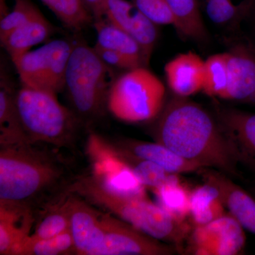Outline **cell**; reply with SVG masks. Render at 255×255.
<instances>
[{"mask_svg":"<svg viewBox=\"0 0 255 255\" xmlns=\"http://www.w3.org/2000/svg\"><path fill=\"white\" fill-rule=\"evenodd\" d=\"M247 17L251 18L252 26H253V37H254L255 42V1Z\"/></svg>","mask_w":255,"mask_h":255,"instance_id":"cell-35","label":"cell"},{"mask_svg":"<svg viewBox=\"0 0 255 255\" xmlns=\"http://www.w3.org/2000/svg\"><path fill=\"white\" fill-rule=\"evenodd\" d=\"M35 222L36 217L28 210L0 205V255H15Z\"/></svg>","mask_w":255,"mask_h":255,"instance_id":"cell-17","label":"cell"},{"mask_svg":"<svg viewBox=\"0 0 255 255\" xmlns=\"http://www.w3.org/2000/svg\"><path fill=\"white\" fill-rule=\"evenodd\" d=\"M198 0H168L174 12L177 14H186L197 4Z\"/></svg>","mask_w":255,"mask_h":255,"instance_id":"cell-32","label":"cell"},{"mask_svg":"<svg viewBox=\"0 0 255 255\" xmlns=\"http://www.w3.org/2000/svg\"><path fill=\"white\" fill-rule=\"evenodd\" d=\"M206 14L219 25L236 23L246 18L255 0H204Z\"/></svg>","mask_w":255,"mask_h":255,"instance_id":"cell-27","label":"cell"},{"mask_svg":"<svg viewBox=\"0 0 255 255\" xmlns=\"http://www.w3.org/2000/svg\"><path fill=\"white\" fill-rule=\"evenodd\" d=\"M116 80L113 68L102 60L94 48L84 43L73 45L65 89L82 122L100 117Z\"/></svg>","mask_w":255,"mask_h":255,"instance_id":"cell-5","label":"cell"},{"mask_svg":"<svg viewBox=\"0 0 255 255\" xmlns=\"http://www.w3.org/2000/svg\"><path fill=\"white\" fill-rule=\"evenodd\" d=\"M106 148L131 170L143 187L153 190L168 181L174 174L169 173L158 164L140 158L127 151L117 148L105 142Z\"/></svg>","mask_w":255,"mask_h":255,"instance_id":"cell-21","label":"cell"},{"mask_svg":"<svg viewBox=\"0 0 255 255\" xmlns=\"http://www.w3.org/2000/svg\"><path fill=\"white\" fill-rule=\"evenodd\" d=\"M204 63L199 55L182 53L166 65V78L169 87L178 97H185L201 91L204 85Z\"/></svg>","mask_w":255,"mask_h":255,"instance_id":"cell-16","label":"cell"},{"mask_svg":"<svg viewBox=\"0 0 255 255\" xmlns=\"http://www.w3.org/2000/svg\"><path fill=\"white\" fill-rule=\"evenodd\" d=\"M139 10L156 25H172L176 18L168 0H132Z\"/></svg>","mask_w":255,"mask_h":255,"instance_id":"cell-29","label":"cell"},{"mask_svg":"<svg viewBox=\"0 0 255 255\" xmlns=\"http://www.w3.org/2000/svg\"><path fill=\"white\" fill-rule=\"evenodd\" d=\"M65 199L39 215L35 223L34 231L28 236L30 239H47L70 230V219L65 204Z\"/></svg>","mask_w":255,"mask_h":255,"instance_id":"cell-25","label":"cell"},{"mask_svg":"<svg viewBox=\"0 0 255 255\" xmlns=\"http://www.w3.org/2000/svg\"><path fill=\"white\" fill-rule=\"evenodd\" d=\"M109 145L127 151L140 158L158 164L171 174H180L198 172L204 168L201 164L181 157L165 145L159 142H150L119 139L113 142H106Z\"/></svg>","mask_w":255,"mask_h":255,"instance_id":"cell-15","label":"cell"},{"mask_svg":"<svg viewBox=\"0 0 255 255\" xmlns=\"http://www.w3.org/2000/svg\"><path fill=\"white\" fill-rule=\"evenodd\" d=\"M63 149L42 142L0 146V205L37 218L68 196L78 174Z\"/></svg>","mask_w":255,"mask_h":255,"instance_id":"cell-1","label":"cell"},{"mask_svg":"<svg viewBox=\"0 0 255 255\" xmlns=\"http://www.w3.org/2000/svg\"><path fill=\"white\" fill-rule=\"evenodd\" d=\"M76 255L70 230L47 239L31 240L27 237L15 253V255Z\"/></svg>","mask_w":255,"mask_h":255,"instance_id":"cell-24","label":"cell"},{"mask_svg":"<svg viewBox=\"0 0 255 255\" xmlns=\"http://www.w3.org/2000/svg\"><path fill=\"white\" fill-rule=\"evenodd\" d=\"M94 24L97 34L95 46L136 57L140 58L145 64L141 47L133 38L107 18L96 19Z\"/></svg>","mask_w":255,"mask_h":255,"instance_id":"cell-23","label":"cell"},{"mask_svg":"<svg viewBox=\"0 0 255 255\" xmlns=\"http://www.w3.org/2000/svg\"><path fill=\"white\" fill-rule=\"evenodd\" d=\"M105 231L103 255H170L175 249L123 220L101 210Z\"/></svg>","mask_w":255,"mask_h":255,"instance_id":"cell-8","label":"cell"},{"mask_svg":"<svg viewBox=\"0 0 255 255\" xmlns=\"http://www.w3.org/2000/svg\"><path fill=\"white\" fill-rule=\"evenodd\" d=\"M15 100L31 142L70 150L75 148L82 122L76 114L60 104L56 95L22 85Z\"/></svg>","mask_w":255,"mask_h":255,"instance_id":"cell-4","label":"cell"},{"mask_svg":"<svg viewBox=\"0 0 255 255\" xmlns=\"http://www.w3.org/2000/svg\"><path fill=\"white\" fill-rule=\"evenodd\" d=\"M217 122L236 162L255 173V114L219 109Z\"/></svg>","mask_w":255,"mask_h":255,"instance_id":"cell-11","label":"cell"},{"mask_svg":"<svg viewBox=\"0 0 255 255\" xmlns=\"http://www.w3.org/2000/svg\"><path fill=\"white\" fill-rule=\"evenodd\" d=\"M204 183L219 190L225 207L244 229L255 235V198L217 169L204 167L198 171Z\"/></svg>","mask_w":255,"mask_h":255,"instance_id":"cell-13","label":"cell"},{"mask_svg":"<svg viewBox=\"0 0 255 255\" xmlns=\"http://www.w3.org/2000/svg\"><path fill=\"white\" fill-rule=\"evenodd\" d=\"M160 206L173 219L185 222L189 214V194L178 174H174L162 185L152 190Z\"/></svg>","mask_w":255,"mask_h":255,"instance_id":"cell-22","label":"cell"},{"mask_svg":"<svg viewBox=\"0 0 255 255\" xmlns=\"http://www.w3.org/2000/svg\"><path fill=\"white\" fill-rule=\"evenodd\" d=\"M227 53L229 82L223 99L255 105V50L241 44Z\"/></svg>","mask_w":255,"mask_h":255,"instance_id":"cell-14","label":"cell"},{"mask_svg":"<svg viewBox=\"0 0 255 255\" xmlns=\"http://www.w3.org/2000/svg\"><path fill=\"white\" fill-rule=\"evenodd\" d=\"M73 48L65 40H54L12 59L22 85L56 95L63 91Z\"/></svg>","mask_w":255,"mask_h":255,"instance_id":"cell-7","label":"cell"},{"mask_svg":"<svg viewBox=\"0 0 255 255\" xmlns=\"http://www.w3.org/2000/svg\"><path fill=\"white\" fill-rule=\"evenodd\" d=\"M189 248L197 255H237L244 251V228L232 215L203 226H195L189 236Z\"/></svg>","mask_w":255,"mask_h":255,"instance_id":"cell-9","label":"cell"},{"mask_svg":"<svg viewBox=\"0 0 255 255\" xmlns=\"http://www.w3.org/2000/svg\"><path fill=\"white\" fill-rule=\"evenodd\" d=\"M106 0H82L88 11L95 15V19L105 17V4Z\"/></svg>","mask_w":255,"mask_h":255,"instance_id":"cell-33","label":"cell"},{"mask_svg":"<svg viewBox=\"0 0 255 255\" xmlns=\"http://www.w3.org/2000/svg\"><path fill=\"white\" fill-rule=\"evenodd\" d=\"M165 88L152 72L144 68L129 70L115 80L107 100L114 117L130 123L157 117L163 107Z\"/></svg>","mask_w":255,"mask_h":255,"instance_id":"cell-6","label":"cell"},{"mask_svg":"<svg viewBox=\"0 0 255 255\" xmlns=\"http://www.w3.org/2000/svg\"><path fill=\"white\" fill-rule=\"evenodd\" d=\"M251 194L255 198V184L251 188Z\"/></svg>","mask_w":255,"mask_h":255,"instance_id":"cell-36","label":"cell"},{"mask_svg":"<svg viewBox=\"0 0 255 255\" xmlns=\"http://www.w3.org/2000/svg\"><path fill=\"white\" fill-rule=\"evenodd\" d=\"M156 142L181 157L217 169L230 177H239L217 120L200 105L179 97L164 109L155 130Z\"/></svg>","mask_w":255,"mask_h":255,"instance_id":"cell-2","label":"cell"},{"mask_svg":"<svg viewBox=\"0 0 255 255\" xmlns=\"http://www.w3.org/2000/svg\"><path fill=\"white\" fill-rule=\"evenodd\" d=\"M228 82V53H219L210 56L204 63L202 91L210 97L223 99L227 91Z\"/></svg>","mask_w":255,"mask_h":255,"instance_id":"cell-26","label":"cell"},{"mask_svg":"<svg viewBox=\"0 0 255 255\" xmlns=\"http://www.w3.org/2000/svg\"><path fill=\"white\" fill-rule=\"evenodd\" d=\"M93 48L102 60L112 68L127 69L129 70L142 67V64H144L140 58L136 57L97 46Z\"/></svg>","mask_w":255,"mask_h":255,"instance_id":"cell-31","label":"cell"},{"mask_svg":"<svg viewBox=\"0 0 255 255\" xmlns=\"http://www.w3.org/2000/svg\"><path fill=\"white\" fill-rule=\"evenodd\" d=\"M219 190L214 186L204 183L190 191L189 214L195 226H203L226 214Z\"/></svg>","mask_w":255,"mask_h":255,"instance_id":"cell-19","label":"cell"},{"mask_svg":"<svg viewBox=\"0 0 255 255\" xmlns=\"http://www.w3.org/2000/svg\"><path fill=\"white\" fill-rule=\"evenodd\" d=\"M65 204L76 255H103L105 231L101 221V210L71 193Z\"/></svg>","mask_w":255,"mask_h":255,"instance_id":"cell-10","label":"cell"},{"mask_svg":"<svg viewBox=\"0 0 255 255\" xmlns=\"http://www.w3.org/2000/svg\"><path fill=\"white\" fill-rule=\"evenodd\" d=\"M84 200L105 212L117 216L139 231L158 241L182 248L191 228L173 219L159 205L145 196L130 195L115 189L93 171L78 174L69 189Z\"/></svg>","mask_w":255,"mask_h":255,"instance_id":"cell-3","label":"cell"},{"mask_svg":"<svg viewBox=\"0 0 255 255\" xmlns=\"http://www.w3.org/2000/svg\"><path fill=\"white\" fill-rule=\"evenodd\" d=\"M105 17L133 38L141 47L144 63H149L155 46L158 31L157 25L127 0H106Z\"/></svg>","mask_w":255,"mask_h":255,"instance_id":"cell-12","label":"cell"},{"mask_svg":"<svg viewBox=\"0 0 255 255\" xmlns=\"http://www.w3.org/2000/svg\"><path fill=\"white\" fill-rule=\"evenodd\" d=\"M15 95L9 87L1 82L0 146L31 142L20 118Z\"/></svg>","mask_w":255,"mask_h":255,"instance_id":"cell-20","label":"cell"},{"mask_svg":"<svg viewBox=\"0 0 255 255\" xmlns=\"http://www.w3.org/2000/svg\"><path fill=\"white\" fill-rule=\"evenodd\" d=\"M65 14V23L68 27L80 30L89 24L92 16L82 0H59Z\"/></svg>","mask_w":255,"mask_h":255,"instance_id":"cell-30","label":"cell"},{"mask_svg":"<svg viewBox=\"0 0 255 255\" xmlns=\"http://www.w3.org/2000/svg\"><path fill=\"white\" fill-rule=\"evenodd\" d=\"M53 32V25L38 10L27 22L1 39V44L12 60L48 40Z\"/></svg>","mask_w":255,"mask_h":255,"instance_id":"cell-18","label":"cell"},{"mask_svg":"<svg viewBox=\"0 0 255 255\" xmlns=\"http://www.w3.org/2000/svg\"><path fill=\"white\" fill-rule=\"evenodd\" d=\"M38 9L28 0H15L12 11L1 16L0 39L27 22Z\"/></svg>","mask_w":255,"mask_h":255,"instance_id":"cell-28","label":"cell"},{"mask_svg":"<svg viewBox=\"0 0 255 255\" xmlns=\"http://www.w3.org/2000/svg\"><path fill=\"white\" fill-rule=\"evenodd\" d=\"M41 1L54 13L62 22H65V14L59 0H41Z\"/></svg>","mask_w":255,"mask_h":255,"instance_id":"cell-34","label":"cell"}]
</instances>
